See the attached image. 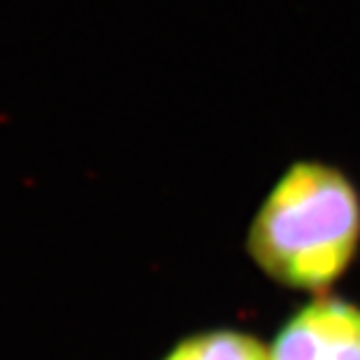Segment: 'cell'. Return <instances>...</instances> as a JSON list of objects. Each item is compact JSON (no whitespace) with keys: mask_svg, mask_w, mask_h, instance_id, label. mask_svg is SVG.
Returning a JSON list of instances; mask_svg holds the SVG:
<instances>
[{"mask_svg":"<svg viewBox=\"0 0 360 360\" xmlns=\"http://www.w3.org/2000/svg\"><path fill=\"white\" fill-rule=\"evenodd\" d=\"M360 246V190L321 157L290 162L250 220L246 248L269 278L297 290L333 285Z\"/></svg>","mask_w":360,"mask_h":360,"instance_id":"6da1fadb","label":"cell"},{"mask_svg":"<svg viewBox=\"0 0 360 360\" xmlns=\"http://www.w3.org/2000/svg\"><path fill=\"white\" fill-rule=\"evenodd\" d=\"M269 360H360V309L342 300H316L278 333Z\"/></svg>","mask_w":360,"mask_h":360,"instance_id":"7a4b0ae2","label":"cell"},{"mask_svg":"<svg viewBox=\"0 0 360 360\" xmlns=\"http://www.w3.org/2000/svg\"><path fill=\"white\" fill-rule=\"evenodd\" d=\"M164 360H269V354L253 337L215 330L180 342Z\"/></svg>","mask_w":360,"mask_h":360,"instance_id":"3957f363","label":"cell"}]
</instances>
